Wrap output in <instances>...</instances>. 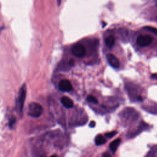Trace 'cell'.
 I'll return each instance as SVG.
<instances>
[{"label":"cell","mask_w":157,"mask_h":157,"mask_svg":"<svg viewBox=\"0 0 157 157\" xmlns=\"http://www.w3.org/2000/svg\"><path fill=\"white\" fill-rule=\"evenodd\" d=\"M28 115L34 118L39 117L43 113L42 105L37 102H32L28 105Z\"/></svg>","instance_id":"obj_1"},{"label":"cell","mask_w":157,"mask_h":157,"mask_svg":"<svg viewBox=\"0 0 157 157\" xmlns=\"http://www.w3.org/2000/svg\"><path fill=\"white\" fill-rule=\"evenodd\" d=\"M72 53L77 57H83L86 53L85 47L82 44H75L71 48Z\"/></svg>","instance_id":"obj_2"},{"label":"cell","mask_w":157,"mask_h":157,"mask_svg":"<svg viewBox=\"0 0 157 157\" xmlns=\"http://www.w3.org/2000/svg\"><path fill=\"white\" fill-rule=\"evenodd\" d=\"M153 40L151 36L149 35H140L137 38V44L141 47H146L149 45Z\"/></svg>","instance_id":"obj_3"},{"label":"cell","mask_w":157,"mask_h":157,"mask_svg":"<svg viewBox=\"0 0 157 157\" xmlns=\"http://www.w3.org/2000/svg\"><path fill=\"white\" fill-rule=\"evenodd\" d=\"M26 96V84H23L20 88L18 95V107L20 110L21 112L23 108L24 102Z\"/></svg>","instance_id":"obj_4"},{"label":"cell","mask_w":157,"mask_h":157,"mask_svg":"<svg viewBox=\"0 0 157 157\" xmlns=\"http://www.w3.org/2000/svg\"><path fill=\"white\" fill-rule=\"evenodd\" d=\"M58 87L59 90L62 91L68 92L72 90V86L69 80L67 79H63L61 80L59 83Z\"/></svg>","instance_id":"obj_5"},{"label":"cell","mask_w":157,"mask_h":157,"mask_svg":"<svg viewBox=\"0 0 157 157\" xmlns=\"http://www.w3.org/2000/svg\"><path fill=\"white\" fill-rule=\"evenodd\" d=\"M107 59L110 65H111L113 67L117 68L119 67L120 66L119 60L112 53H108L107 55Z\"/></svg>","instance_id":"obj_6"},{"label":"cell","mask_w":157,"mask_h":157,"mask_svg":"<svg viewBox=\"0 0 157 157\" xmlns=\"http://www.w3.org/2000/svg\"><path fill=\"white\" fill-rule=\"evenodd\" d=\"M62 104L66 108H71L74 105V102L72 99L67 96H63L61 99Z\"/></svg>","instance_id":"obj_7"},{"label":"cell","mask_w":157,"mask_h":157,"mask_svg":"<svg viewBox=\"0 0 157 157\" xmlns=\"http://www.w3.org/2000/svg\"><path fill=\"white\" fill-rule=\"evenodd\" d=\"M120 139H117L110 144V149L113 153H115V152L117 151V149L120 143Z\"/></svg>","instance_id":"obj_8"},{"label":"cell","mask_w":157,"mask_h":157,"mask_svg":"<svg viewBox=\"0 0 157 157\" xmlns=\"http://www.w3.org/2000/svg\"><path fill=\"white\" fill-rule=\"evenodd\" d=\"M105 44L107 47H112L115 44V37L112 36H110L105 39Z\"/></svg>","instance_id":"obj_9"},{"label":"cell","mask_w":157,"mask_h":157,"mask_svg":"<svg viewBox=\"0 0 157 157\" xmlns=\"http://www.w3.org/2000/svg\"><path fill=\"white\" fill-rule=\"evenodd\" d=\"M106 142L105 139L102 135H98L95 138V144L97 145H100Z\"/></svg>","instance_id":"obj_10"},{"label":"cell","mask_w":157,"mask_h":157,"mask_svg":"<svg viewBox=\"0 0 157 157\" xmlns=\"http://www.w3.org/2000/svg\"><path fill=\"white\" fill-rule=\"evenodd\" d=\"M87 101L90 102H92V103H94V104H97L98 102V99L93 96L92 95H89L88 96L87 98H86Z\"/></svg>","instance_id":"obj_11"},{"label":"cell","mask_w":157,"mask_h":157,"mask_svg":"<svg viewBox=\"0 0 157 157\" xmlns=\"http://www.w3.org/2000/svg\"><path fill=\"white\" fill-rule=\"evenodd\" d=\"M144 28L147 29V30H148V31H151V32H152V33H155V34L157 35V29L156 28H153V27H151V26H146Z\"/></svg>","instance_id":"obj_12"},{"label":"cell","mask_w":157,"mask_h":157,"mask_svg":"<svg viewBox=\"0 0 157 157\" xmlns=\"http://www.w3.org/2000/svg\"><path fill=\"white\" fill-rule=\"evenodd\" d=\"M117 134V132L116 131H112V132H108V133H106L105 134V136L108 138H111L113 136H114L115 134Z\"/></svg>","instance_id":"obj_13"},{"label":"cell","mask_w":157,"mask_h":157,"mask_svg":"<svg viewBox=\"0 0 157 157\" xmlns=\"http://www.w3.org/2000/svg\"><path fill=\"white\" fill-rule=\"evenodd\" d=\"M15 122V117H12L11 118V119L10 120V121H9V125H10V126H12V124H13Z\"/></svg>","instance_id":"obj_14"},{"label":"cell","mask_w":157,"mask_h":157,"mask_svg":"<svg viewBox=\"0 0 157 157\" xmlns=\"http://www.w3.org/2000/svg\"><path fill=\"white\" fill-rule=\"evenodd\" d=\"M96 125V123L94 121H91L90 123V124H89V126L91 127V128H94Z\"/></svg>","instance_id":"obj_15"},{"label":"cell","mask_w":157,"mask_h":157,"mask_svg":"<svg viewBox=\"0 0 157 157\" xmlns=\"http://www.w3.org/2000/svg\"><path fill=\"white\" fill-rule=\"evenodd\" d=\"M151 78H155V79H157V74H153V75H151Z\"/></svg>","instance_id":"obj_16"},{"label":"cell","mask_w":157,"mask_h":157,"mask_svg":"<svg viewBox=\"0 0 157 157\" xmlns=\"http://www.w3.org/2000/svg\"><path fill=\"white\" fill-rule=\"evenodd\" d=\"M69 64H70L71 66H73V65L74 64V61L73 59H71V60L69 61Z\"/></svg>","instance_id":"obj_17"},{"label":"cell","mask_w":157,"mask_h":157,"mask_svg":"<svg viewBox=\"0 0 157 157\" xmlns=\"http://www.w3.org/2000/svg\"><path fill=\"white\" fill-rule=\"evenodd\" d=\"M102 156H110V155H109V154H103L102 155Z\"/></svg>","instance_id":"obj_18"},{"label":"cell","mask_w":157,"mask_h":157,"mask_svg":"<svg viewBox=\"0 0 157 157\" xmlns=\"http://www.w3.org/2000/svg\"><path fill=\"white\" fill-rule=\"evenodd\" d=\"M137 100H138V101H142V97H141V96H138V97H137Z\"/></svg>","instance_id":"obj_19"},{"label":"cell","mask_w":157,"mask_h":157,"mask_svg":"<svg viewBox=\"0 0 157 157\" xmlns=\"http://www.w3.org/2000/svg\"><path fill=\"white\" fill-rule=\"evenodd\" d=\"M60 2H61V0H58V5L60 4Z\"/></svg>","instance_id":"obj_20"}]
</instances>
